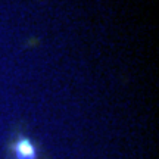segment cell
Wrapping results in <instances>:
<instances>
[{
  "mask_svg": "<svg viewBox=\"0 0 159 159\" xmlns=\"http://www.w3.org/2000/svg\"><path fill=\"white\" fill-rule=\"evenodd\" d=\"M15 150H16V156L18 159H34L35 156V149L34 146L31 144L30 140L24 139V140H19L15 146Z\"/></svg>",
  "mask_w": 159,
  "mask_h": 159,
  "instance_id": "1",
  "label": "cell"
}]
</instances>
